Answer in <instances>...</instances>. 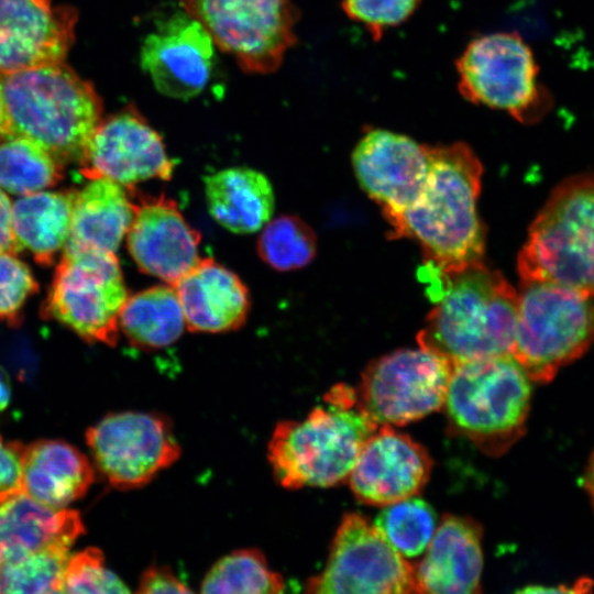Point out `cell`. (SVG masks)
Instances as JSON below:
<instances>
[{
    "instance_id": "484cf974",
    "label": "cell",
    "mask_w": 594,
    "mask_h": 594,
    "mask_svg": "<svg viewBox=\"0 0 594 594\" xmlns=\"http://www.w3.org/2000/svg\"><path fill=\"white\" fill-rule=\"evenodd\" d=\"M76 190L36 191L12 204V226L22 249L48 266L65 246Z\"/></svg>"
},
{
    "instance_id": "4fadbf2b",
    "label": "cell",
    "mask_w": 594,
    "mask_h": 594,
    "mask_svg": "<svg viewBox=\"0 0 594 594\" xmlns=\"http://www.w3.org/2000/svg\"><path fill=\"white\" fill-rule=\"evenodd\" d=\"M86 441L95 465L116 488H139L182 454L170 421L157 413L110 414L90 427Z\"/></svg>"
},
{
    "instance_id": "52a82bcc",
    "label": "cell",
    "mask_w": 594,
    "mask_h": 594,
    "mask_svg": "<svg viewBox=\"0 0 594 594\" xmlns=\"http://www.w3.org/2000/svg\"><path fill=\"white\" fill-rule=\"evenodd\" d=\"M593 345V296L554 283L521 280L510 355L530 381L550 382Z\"/></svg>"
},
{
    "instance_id": "8d00e7d4",
    "label": "cell",
    "mask_w": 594,
    "mask_h": 594,
    "mask_svg": "<svg viewBox=\"0 0 594 594\" xmlns=\"http://www.w3.org/2000/svg\"><path fill=\"white\" fill-rule=\"evenodd\" d=\"M139 593H190L188 585L169 568L152 565L141 575Z\"/></svg>"
},
{
    "instance_id": "d6986e66",
    "label": "cell",
    "mask_w": 594,
    "mask_h": 594,
    "mask_svg": "<svg viewBox=\"0 0 594 594\" xmlns=\"http://www.w3.org/2000/svg\"><path fill=\"white\" fill-rule=\"evenodd\" d=\"M199 243L175 201L161 196L134 204L127 245L143 273L174 286L199 261Z\"/></svg>"
},
{
    "instance_id": "d4e9b609",
    "label": "cell",
    "mask_w": 594,
    "mask_h": 594,
    "mask_svg": "<svg viewBox=\"0 0 594 594\" xmlns=\"http://www.w3.org/2000/svg\"><path fill=\"white\" fill-rule=\"evenodd\" d=\"M85 531L78 512L45 507L25 494L0 505V564L51 546H73Z\"/></svg>"
},
{
    "instance_id": "74e56055",
    "label": "cell",
    "mask_w": 594,
    "mask_h": 594,
    "mask_svg": "<svg viewBox=\"0 0 594 594\" xmlns=\"http://www.w3.org/2000/svg\"><path fill=\"white\" fill-rule=\"evenodd\" d=\"M22 250L13 231L11 200L0 187V252L18 254Z\"/></svg>"
},
{
    "instance_id": "e575fe53",
    "label": "cell",
    "mask_w": 594,
    "mask_h": 594,
    "mask_svg": "<svg viewBox=\"0 0 594 594\" xmlns=\"http://www.w3.org/2000/svg\"><path fill=\"white\" fill-rule=\"evenodd\" d=\"M420 0H342V9L353 21L361 23L374 40L384 32L405 22L417 9Z\"/></svg>"
},
{
    "instance_id": "7402d4cb",
    "label": "cell",
    "mask_w": 594,
    "mask_h": 594,
    "mask_svg": "<svg viewBox=\"0 0 594 594\" xmlns=\"http://www.w3.org/2000/svg\"><path fill=\"white\" fill-rule=\"evenodd\" d=\"M95 479L88 458L62 440H40L25 446L23 494L53 509L82 497Z\"/></svg>"
},
{
    "instance_id": "ba28073f",
    "label": "cell",
    "mask_w": 594,
    "mask_h": 594,
    "mask_svg": "<svg viewBox=\"0 0 594 594\" xmlns=\"http://www.w3.org/2000/svg\"><path fill=\"white\" fill-rule=\"evenodd\" d=\"M460 94L474 105L507 112L532 124L553 106L539 81V67L517 33L497 32L474 38L457 62Z\"/></svg>"
},
{
    "instance_id": "60d3db41",
    "label": "cell",
    "mask_w": 594,
    "mask_h": 594,
    "mask_svg": "<svg viewBox=\"0 0 594 594\" xmlns=\"http://www.w3.org/2000/svg\"><path fill=\"white\" fill-rule=\"evenodd\" d=\"M6 124V102H4V86L3 75L0 74V134Z\"/></svg>"
},
{
    "instance_id": "ab89813d",
    "label": "cell",
    "mask_w": 594,
    "mask_h": 594,
    "mask_svg": "<svg viewBox=\"0 0 594 594\" xmlns=\"http://www.w3.org/2000/svg\"><path fill=\"white\" fill-rule=\"evenodd\" d=\"M11 398V387L6 373L0 369V413L6 409Z\"/></svg>"
},
{
    "instance_id": "5bb4252c",
    "label": "cell",
    "mask_w": 594,
    "mask_h": 594,
    "mask_svg": "<svg viewBox=\"0 0 594 594\" xmlns=\"http://www.w3.org/2000/svg\"><path fill=\"white\" fill-rule=\"evenodd\" d=\"M78 164L88 180L105 177L124 187L169 179L174 168L162 136L133 105L102 117Z\"/></svg>"
},
{
    "instance_id": "f35d334b",
    "label": "cell",
    "mask_w": 594,
    "mask_h": 594,
    "mask_svg": "<svg viewBox=\"0 0 594 594\" xmlns=\"http://www.w3.org/2000/svg\"><path fill=\"white\" fill-rule=\"evenodd\" d=\"M583 482L594 507V451L592 452L585 469Z\"/></svg>"
},
{
    "instance_id": "9a60e30c",
    "label": "cell",
    "mask_w": 594,
    "mask_h": 594,
    "mask_svg": "<svg viewBox=\"0 0 594 594\" xmlns=\"http://www.w3.org/2000/svg\"><path fill=\"white\" fill-rule=\"evenodd\" d=\"M362 189L391 222L422 190L429 173L428 145L384 129H369L352 152Z\"/></svg>"
},
{
    "instance_id": "83f0119b",
    "label": "cell",
    "mask_w": 594,
    "mask_h": 594,
    "mask_svg": "<svg viewBox=\"0 0 594 594\" xmlns=\"http://www.w3.org/2000/svg\"><path fill=\"white\" fill-rule=\"evenodd\" d=\"M64 178V164L36 143L0 135V187L13 195L51 188Z\"/></svg>"
},
{
    "instance_id": "9c48e42d",
    "label": "cell",
    "mask_w": 594,
    "mask_h": 594,
    "mask_svg": "<svg viewBox=\"0 0 594 594\" xmlns=\"http://www.w3.org/2000/svg\"><path fill=\"white\" fill-rule=\"evenodd\" d=\"M116 252L64 249L43 302L42 315L87 342L119 340V318L128 298Z\"/></svg>"
},
{
    "instance_id": "8992f818",
    "label": "cell",
    "mask_w": 594,
    "mask_h": 594,
    "mask_svg": "<svg viewBox=\"0 0 594 594\" xmlns=\"http://www.w3.org/2000/svg\"><path fill=\"white\" fill-rule=\"evenodd\" d=\"M530 382L510 354L453 364L442 407L450 428L486 454L505 453L525 433Z\"/></svg>"
},
{
    "instance_id": "d590c367",
    "label": "cell",
    "mask_w": 594,
    "mask_h": 594,
    "mask_svg": "<svg viewBox=\"0 0 594 594\" xmlns=\"http://www.w3.org/2000/svg\"><path fill=\"white\" fill-rule=\"evenodd\" d=\"M24 449V444L0 435V505L23 494Z\"/></svg>"
},
{
    "instance_id": "f1b7e54d",
    "label": "cell",
    "mask_w": 594,
    "mask_h": 594,
    "mask_svg": "<svg viewBox=\"0 0 594 594\" xmlns=\"http://www.w3.org/2000/svg\"><path fill=\"white\" fill-rule=\"evenodd\" d=\"M285 590L283 576L273 571L257 549L234 550L219 559L200 583L202 593H267Z\"/></svg>"
},
{
    "instance_id": "8fae6325",
    "label": "cell",
    "mask_w": 594,
    "mask_h": 594,
    "mask_svg": "<svg viewBox=\"0 0 594 594\" xmlns=\"http://www.w3.org/2000/svg\"><path fill=\"white\" fill-rule=\"evenodd\" d=\"M453 364L419 346L372 361L356 392L362 410L377 425L402 426L443 407Z\"/></svg>"
},
{
    "instance_id": "7a4b0ae2",
    "label": "cell",
    "mask_w": 594,
    "mask_h": 594,
    "mask_svg": "<svg viewBox=\"0 0 594 594\" xmlns=\"http://www.w3.org/2000/svg\"><path fill=\"white\" fill-rule=\"evenodd\" d=\"M435 307L419 346L452 364L508 355L515 340L518 293L484 263L439 275L428 287Z\"/></svg>"
},
{
    "instance_id": "cb8c5ba5",
    "label": "cell",
    "mask_w": 594,
    "mask_h": 594,
    "mask_svg": "<svg viewBox=\"0 0 594 594\" xmlns=\"http://www.w3.org/2000/svg\"><path fill=\"white\" fill-rule=\"evenodd\" d=\"M205 195L210 216L233 233L258 231L274 212L275 197L270 180L250 167H230L207 176Z\"/></svg>"
},
{
    "instance_id": "4316f807",
    "label": "cell",
    "mask_w": 594,
    "mask_h": 594,
    "mask_svg": "<svg viewBox=\"0 0 594 594\" xmlns=\"http://www.w3.org/2000/svg\"><path fill=\"white\" fill-rule=\"evenodd\" d=\"M119 327L140 349H162L176 342L186 322L175 287L158 285L128 297L120 312Z\"/></svg>"
},
{
    "instance_id": "30bf717a",
    "label": "cell",
    "mask_w": 594,
    "mask_h": 594,
    "mask_svg": "<svg viewBox=\"0 0 594 594\" xmlns=\"http://www.w3.org/2000/svg\"><path fill=\"white\" fill-rule=\"evenodd\" d=\"M182 7L246 73H274L297 42L293 0H182Z\"/></svg>"
},
{
    "instance_id": "44dd1931",
    "label": "cell",
    "mask_w": 594,
    "mask_h": 594,
    "mask_svg": "<svg viewBox=\"0 0 594 594\" xmlns=\"http://www.w3.org/2000/svg\"><path fill=\"white\" fill-rule=\"evenodd\" d=\"M174 287L190 331L228 332L246 320L248 288L237 274L211 257L199 258Z\"/></svg>"
},
{
    "instance_id": "1f68e13d",
    "label": "cell",
    "mask_w": 594,
    "mask_h": 594,
    "mask_svg": "<svg viewBox=\"0 0 594 594\" xmlns=\"http://www.w3.org/2000/svg\"><path fill=\"white\" fill-rule=\"evenodd\" d=\"M256 250L272 268L286 272L308 265L317 252L312 229L300 218L290 215L270 220L262 230Z\"/></svg>"
},
{
    "instance_id": "4dcf8cb0",
    "label": "cell",
    "mask_w": 594,
    "mask_h": 594,
    "mask_svg": "<svg viewBox=\"0 0 594 594\" xmlns=\"http://www.w3.org/2000/svg\"><path fill=\"white\" fill-rule=\"evenodd\" d=\"M69 549L51 544L0 564V593H61Z\"/></svg>"
},
{
    "instance_id": "3957f363",
    "label": "cell",
    "mask_w": 594,
    "mask_h": 594,
    "mask_svg": "<svg viewBox=\"0 0 594 594\" xmlns=\"http://www.w3.org/2000/svg\"><path fill=\"white\" fill-rule=\"evenodd\" d=\"M345 384L324 395L301 420H282L272 433L267 459L275 481L288 490L329 487L348 480L367 438L378 428Z\"/></svg>"
},
{
    "instance_id": "6da1fadb",
    "label": "cell",
    "mask_w": 594,
    "mask_h": 594,
    "mask_svg": "<svg viewBox=\"0 0 594 594\" xmlns=\"http://www.w3.org/2000/svg\"><path fill=\"white\" fill-rule=\"evenodd\" d=\"M429 173L414 202L393 219V238H411L425 268L442 275L483 263L485 233L477 213L482 164L465 143L431 146Z\"/></svg>"
},
{
    "instance_id": "836d02e7",
    "label": "cell",
    "mask_w": 594,
    "mask_h": 594,
    "mask_svg": "<svg viewBox=\"0 0 594 594\" xmlns=\"http://www.w3.org/2000/svg\"><path fill=\"white\" fill-rule=\"evenodd\" d=\"M38 289L30 267L15 253L0 252V321L16 326L28 299Z\"/></svg>"
},
{
    "instance_id": "277c9868",
    "label": "cell",
    "mask_w": 594,
    "mask_h": 594,
    "mask_svg": "<svg viewBox=\"0 0 594 594\" xmlns=\"http://www.w3.org/2000/svg\"><path fill=\"white\" fill-rule=\"evenodd\" d=\"M6 124L0 135L28 139L64 165L78 163L102 119L94 85L63 63L3 76Z\"/></svg>"
},
{
    "instance_id": "5b68a950",
    "label": "cell",
    "mask_w": 594,
    "mask_h": 594,
    "mask_svg": "<svg viewBox=\"0 0 594 594\" xmlns=\"http://www.w3.org/2000/svg\"><path fill=\"white\" fill-rule=\"evenodd\" d=\"M517 267L521 280L594 297V173L573 175L551 191L529 227Z\"/></svg>"
},
{
    "instance_id": "e0dca14e",
    "label": "cell",
    "mask_w": 594,
    "mask_h": 594,
    "mask_svg": "<svg viewBox=\"0 0 594 594\" xmlns=\"http://www.w3.org/2000/svg\"><path fill=\"white\" fill-rule=\"evenodd\" d=\"M215 47L206 29L183 10L161 21L144 38L140 63L158 92L189 99L209 82Z\"/></svg>"
},
{
    "instance_id": "2e32d148",
    "label": "cell",
    "mask_w": 594,
    "mask_h": 594,
    "mask_svg": "<svg viewBox=\"0 0 594 594\" xmlns=\"http://www.w3.org/2000/svg\"><path fill=\"white\" fill-rule=\"evenodd\" d=\"M77 10L53 0H0V74L65 62Z\"/></svg>"
},
{
    "instance_id": "7c38bea8",
    "label": "cell",
    "mask_w": 594,
    "mask_h": 594,
    "mask_svg": "<svg viewBox=\"0 0 594 594\" xmlns=\"http://www.w3.org/2000/svg\"><path fill=\"white\" fill-rule=\"evenodd\" d=\"M317 594L416 593L414 565L356 513L346 514L337 529L323 570L306 583Z\"/></svg>"
},
{
    "instance_id": "603a6c76",
    "label": "cell",
    "mask_w": 594,
    "mask_h": 594,
    "mask_svg": "<svg viewBox=\"0 0 594 594\" xmlns=\"http://www.w3.org/2000/svg\"><path fill=\"white\" fill-rule=\"evenodd\" d=\"M121 184L95 178L76 190L70 230L64 249L116 252L134 216V204Z\"/></svg>"
},
{
    "instance_id": "ffe728a7",
    "label": "cell",
    "mask_w": 594,
    "mask_h": 594,
    "mask_svg": "<svg viewBox=\"0 0 594 594\" xmlns=\"http://www.w3.org/2000/svg\"><path fill=\"white\" fill-rule=\"evenodd\" d=\"M482 528L470 517L444 515L420 562L414 565L416 593L481 592Z\"/></svg>"
},
{
    "instance_id": "ac0fdd59",
    "label": "cell",
    "mask_w": 594,
    "mask_h": 594,
    "mask_svg": "<svg viewBox=\"0 0 594 594\" xmlns=\"http://www.w3.org/2000/svg\"><path fill=\"white\" fill-rule=\"evenodd\" d=\"M431 466L422 446L383 425L363 444L348 481L360 502L386 506L416 496L427 483Z\"/></svg>"
},
{
    "instance_id": "d6a6232c",
    "label": "cell",
    "mask_w": 594,
    "mask_h": 594,
    "mask_svg": "<svg viewBox=\"0 0 594 594\" xmlns=\"http://www.w3.org/2000/svg\"><path fill=\"white\" fill-rule=\"evenodd\" d=\"M127 584L105 563L98 548H87L70 554L66 563L61 593H129Z\"/></svg>"
},
{
    "instance_id": "f546056e",
    "label": "cell",
    "mask_w": 594,
    "mask_h": 594,
    "mask_svg": "<svg viewBox=\"0 0 594 594\" xmlns=\"http://www.w3.org/2000/svg\"><path fill=\"white\" fill-rule=\"evenodd\" d=\"M374 526L404 558L424 553L437 528L432 507L416 496L384 506Z\"/></svg>"
}]
</instances>
